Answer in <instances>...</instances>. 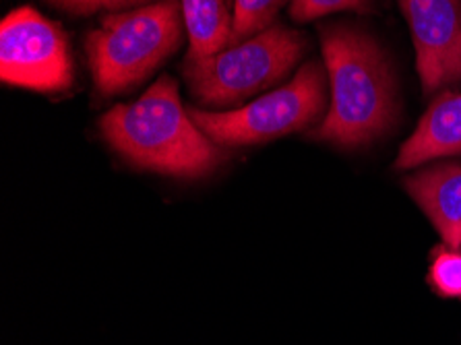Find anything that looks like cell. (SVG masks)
Wrapping results in <instances>:
<instances>
[{"instance_id": "cell-2", "label": "cell", "mask_w": 461, "mask_h": 345, "mask_svg": "<svg viewBox=\"0 0 461 345\" xmlns=\"http://www.w3.org/2000/svg\"><path fill=\"white\" fill-rule=\"evenodd\" d=\"M112 150L143 170L201 178L223 159L220 147L183 108L172 77H159L137 102L118 104L100 118Z\"/></svg>"}, {"instance_id": "cell-6", "label": "cell", "mask_w": 461, "mask_h": 345, "mask_svg": "<svg viewBox=\"0 0 461 345\" xmlns=\"http://www.w3.org/2000/svg\"><path fill=\"white\" fill-rule=\"evenodd\" d=\"M0 77L6 86L62 94L73 86L67 33L33 6L9 13L0 25Z\"/></svg>"}, {"instance_id": "cell-12", "label": "cell", "mask_w": 461, "mask_h": 345, "mask_svg": "<svg viewBox=\"0 0 461 345\" xmlns=\"http://www.w3.org/2000/svg\"><path fill=\"white\" fill-rule=\"evenodd\" d=\"M429 284L443 298H461V252L438 246L432 252Z\"/></svg>"}, {"instance_id": "cell-8", "label": "cell", "mask_w": 461, "mask_h": 345, "mask_svg": "<svg viewBox=\"0 0 461 345\" xmlns=\"http://www.w3.org/2000/svg\"><path fill=\"white\" fill-rule=\"evenodd\" d=\"M461 156V91H441L424 112L411 137L402 145L397 170L422 166L437 158Z\"/></svg>"}, {"instance_id": "cell-10", "label": "cell", "mask_w": 461, "mask_h": 345, "mask_svg": "<svg viewBox=\"0 0 461 345\" xmlns=\"http://www.w3.org/2000/svg\"><path fill=\"white\" fill-rule=\"evenodd\" d=\"M230 0H180L188 35L186 59H207L232 44L234 13Z\"/></svg>"}, {"instance_id": "cell-3", "label": "cell", "mask_w": 461, "mask_h": 345, "mask_svg": "<svg viewBox=\"0 0 461 345\" xmlns=\"http://www.w3.org/2000/svg\"><path fill=\"white\" fill-rule=\"evenodd\" d=\"M185 30L180 0L110 13L86 40L95 89L114 97L139 87L178 50Z\"/></svg>"}, {"instance_id": "cell-7", "label": "cell", "mask_w": 461, "mask_h": 345, "mask_svg": "<svg viewBox=\"0 0 461 345\" xmlns=\"http://www.w3.org/2000/svg\"><path fill=\"white\" fill-rule=\"evenodd\" d=\"M424 95L461 86V0H400Z\"/></svg>"}, {"instance_id": "cell-9", "label": "cell", "mask_w": 461, "mask_h": 345, "mask_svg": "<svg viewBox=\"0 0 461 345\" xmlns=\"http://www.w3.org/2000/svg\"><path fill=\"white\" fill-rule=\"evenodd\" d=\"M441 236L443 246L461 252V166L438 164L403 182Z\"/></svg>"}, {"instance_id": "cell-14", "label": "cell", "mask_w": 461, "mask_h": 345, "mask_svg": "<svg viewBox=\"0 0 461 345\" xmlns=\"http://www.w3.org/2000/svg\"><path fill=\"white\" fill-rule=\"evenodd\" d=\"M46 3L65 13H71V15L87 17L100 11L121 13L122 9H139V6L153 5L158 0H46Z\"/></svg>"}, {"instance_id": "cell-13", "label": "cell", "mask_w": 461, "mask_h": 345, "mask_svg": "<svg viewBox=\"0 0 461 345\" xmlns=\"http://www.w3.org/2000/svg\"><path fill=\"white\" fill-rule=\"evenodd\" d=\"M370 0H292L290 17L298 23L314 21L319 17L331 15V13L344 11H368Z\"/></svg>"}, {"instance_id": "cell-11", "label": "cell", "mask_w": 461, "mask_h": 345, "mask_svg": "<svg viewBox=\"0 0 461 345\" xmlns=\"http://www.w3.org/2000/svg\"><path fill=\"white\" fill-rule=\"evenodd\" d=\"M285 3L288 0H234L232 44H240L274 25Z\"/></svg>"}, {"instance_id": "cell-4", "label": "cell", "mask_w": 461, "mask_h": 345, "mask_svg": "<svg viewBox=\"0 0 461 345\" xmlns=\"http://www.w3.org/2000/svg\"><path fill=\"white\" fill-rule=\"evenodd\" d=\"M306 46L303 33L274 23L207 59H186L183 75L194 100L230 108L282 81L303 59Z\"/></svg>"}, {"instance_id": "cell-1", "label": "cell", "mask_w": 461, "mask_h": 345, "mask_svg": "<svg viewBox=\"0 0 461 345\" xmlns=\"http://www.w3.org/2000/svg\"><path fill=\"white\" fill-rule=\"evenodd\" d=\"M331 102L312 139L354 150L379 139L397 116V87L379 41L352 23L321 25Z\"/></svg>"}, {"instance_id": "cell-5", "label": "cell", "mask_w": 461, "mask_h": 345, "mask_svg": "<svg viewBox=\"0 0 461 345\" xmlns=\"http://www.w3.org/2000/svg\"><path fill=\"white\" fill-rule=\"evenodd\" d=\"M325 70L317 60L304 62L294 79L242 108H188L193 123L215 145L242 147L267 143L317 124L327 105Z\"/></svg>"}]
</instances>
